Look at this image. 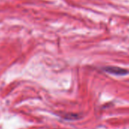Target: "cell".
Returning a JSON list of instances; mask_svg holds the SVG:
<instances>
[{"label":"cell","instance_id":"1","mask_svg":"<svg viewBox=\"0 0 129 129\" xmlns=\"http://www.w3.org/2000/svg\"><path fill=\"white\" fill-rule=\"evenodd\" d=\"M105 71L110 73V74H114V75H123L127 73L128 72L125 69H123L121 68H118V67H107L105 69Z\"/></svg>","mask_w":129,"mask_h":129}]
</instances>
